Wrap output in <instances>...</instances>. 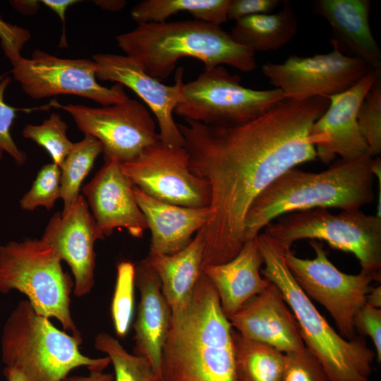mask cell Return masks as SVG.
<instances>
[{
    "mask_svg": "<svg viewBox=\"0 0 381 381\" xmlns=\"http://www.w3.org/2000/svg\"><path fill=\"white\" fill-rule=\"evenodd\" d=\"M328 104L325 97L285 98L241 125L177 124L190 169L210 191L202 267L233 259L246 242L245 219L257 197L287 170L317 159L310 130Z\"/></svg>",
    "mask_w": 381,
    "mask_h": 381,
    "instance_id": "obj_1",
    "label": "cell"
},
{
    "mask_svg": "<svg viewBox=\"0 0 381 381\" xmlns=\"http://www.w3.org/2000/svg\"><path fill=\"white\" fill-rule=\"evenodd\" d=\"M233 329L202 272L188 303L171 312L160 381H235Z\"/></svg>",
    "mask_w": 381,
    "mask_h": 381,
    "instance_id": "obj_2",
    "label": "cell"
},
{
    "mask_svg": "<svg viewBox=\"0 0 381 381\" xmlns=\"http://www.w3.org/2000/svg\"><path fill=\"white\" fill-rule=\"evenodd\" d=\"M373 157L339 159L327 169L308 172L290 169L264 190L245 219L246 241L286 214L316 208L358 210L375 198Z\"/></svg>",
    "mask_w": 381,
    "mask_h": 381,
    "instance_id": "obj_3",
    "label": "cell"
},
{
    "mask_svg": "<svg viewBox=\"0 0 381 381\" xmlns=\"http://www.w3.org/2000/svg\"><path fill=\"white\" fill-rule=\"evenodd\" d=\"M115 39L126 56L157 79L169 77L183 57L200 60L205 68L226 64L250 72L257 66L255 53L236 43L220 25L195 19L138 23Z\"/></svg>",
    "mask_w": 381,
    "mask_h": 381,
    "instance_id": "obj_4",
    "label": "cell"
},
{
    "mask_svg": "<svg viewBox=\"0 0 381 381\" xmlns=\"http://www.w3.org/2000/svg\"><path fill=\"white\" fill-rule=\"evenodd\" d=\"M257 241L265 265L261 274L280 291L306 347L319 360L331 381H368L375 352L365 339L339 335L296 282L286 265L284 250L264 232L257 236Z\"/></svg>",
    "mask_w": 381,
    "mask_h": 381,
    "instance_id": "obj_5",
    "label": "cell"
},
{
    "mask_svg": "<svg viewBox=\"0 0 381 381\" xmlns=\"http://www.w3.org/2000/svg\"><path fill=\"white\" fill-rule=\"evenodd\" d=\"M82 343L83 339L59 329L23 300L4 324L1 359L5 368L18 370L26 381H63L80 367L104 370L111 363L109 357L85 356L79 349Z\"/></svg>",
    "mask_w": 381,
    "mask_h": 381,
    "instance_id": "obj_6",
    "label": "cell"
},
{
    "mask_svg": "<svg viewBox=\"0 0 381 381\" xmlns=\"http://www.w3.org/2000/svg\"><path fill=\"white\" fill-rule=\"evenodd\" d=\"M61 262L41 239L0 246V293L16 290L25 294L37 313L55 318L64 331L83 339L70 308L74 282Z\"/></svg>",
    "mask_w": 381,
    "mask_h": 381,
    "instance_id": "obj_7",
    "label": "cell"
},
{
    "mask_svg": "<svg viewBox=\"0 0 381 381\" xmlns=\"http://www.w3.org/2000/svg\"><path fill=\"white\" fill-rule=\"evenodd\" d=\"M284 251L302 239L319 240L351 253L361 270L381 279V217L358 210L333 214L326 208L296 211L273 221L265 231Z\"/></svg>",
    "mask_w": 381,
    "mask_h": 381,
    "instance_id": "obj_8",
    "label": "cell"
},
{
    "mask_svg": "<svg viewBox=\"0 0 381 381\" xmlns=\"http://www.w3.org/2000/svg\"><path fill=\"white\" fill-rule=\"evenodd\" d=\"M285 99L277 88L253 90L243 86L238 75L224 66L205 68L183 86V99L174 113L184 119L212 126L243 124Z\"/></svg>",
    "mask_w": 381,
    "mask_h": 381,
    "instance_id": "obj_9",
    "label": "cell"
},
{
    "mask_svg": "<svg viewBox=\"0 0 381 381\" xmlns=\"http://www.w3.org/2000/svg\"><path fill=\"white\" fill-rule=\"evenodd\" d=\"M310 245L314 258H301L289 249L284 251L286 265L306 294L322 305L340 332L351 339L356 336L354 316L365 304L371 284L377 280L362 270L357 274L341 272L329 260L321 243L310 240Z\"/></svg>",
    "mask_w": 381,
    "mask_h": 381,
    "instance_id": "obj_10",
    "label": "cell"
},
{
    "mask_svg": "<svg viewBox=\"0 0 381 381\" xmlns=\"http://www.w3.org/2000/svg\"><path fill=\"white\" fill-rule=\"evenodd\" d=\"M10 61L13 78L34 99L73 95L109 106L129 98L119 83L107 87L97 83V65L92 59H61L35 50L30 59L19 54Z\"/></svg>",
    "mask_w": 381,
    "mask_h": 381,
    "instance_id": "obj_11",
    "label": "cell"
},
{
    "mask_svg": "<svg viewBox=\"0 0 381 381\" xmlns=\"http://www.w3.org/2000/svg\"><path fill=\"white\" fill-rule=\"evenodd\" d=\"M73 117L85 135L100 141L104 161H131L145 149L160 140L156 123L148 108L127 99L112 105L90 107L81 104L53 103Z\"/></svg>",
    "mask_w": 381,
    "mask_h": 381,
    "instance_id": "obj_12",
    "label": "cell"
},
{
    "mask_svg": "<svg viewBox=\"0 0 381 381\" xmlns=\"http://www.w3.org/2000/svg\"><path fill=\"white\" fill-rule=\"evenodd\" d=\"M132 183L149 196L187 207H206L210 202L206 181L191 172L183 147L169 146L160 140L133 159L121 163Z\"/></svg>",
    "mask_w": 381,
    "mask_h": 381,
    "instance_id": "obj_13",
    "label": "cell"
},
{
    "mask_svg": "<svg viewBox=\"0 0 381 381\" xmlns=\"http://www.w3.org/2000/svg\"><path fill=\"white\" fill-rule=\"evenodd\" d=\"M332 47L328 53L292 55L280 64L266 63L262 72L286 99L304 100L342 92L373 71L363 61Z\"/></svg>",
    "mask_w": 381,
    "mask_h": 381,
    "instance_id": "obj_14",
    "label": "cell"
},
{
    "mask_svg": "<svg viewBox=\"0 0 381 381\" xmlns=\"http://www.w3.org/2000/svg\"><path fill=\"white\" fill-rule=\"evenodd\" d=\"M96 78L119 83L132 90L153 113L159 129L160 141L169 146L183 147L184 139L173 114L183 99V68L175 75V83L167 85L147 74L133 59L116 54H95Z\"/></svg>",
    "mask_w": 381,
    "mask_h": 381,
    "instance_id": "obj_15",
    "label": "cell"
},
{
    "mask_svg": "<svg viewBox=\"0 0 381 381\" xmlns=\"http://www.w3.org/2000/svg\"><path fill=\"white\" fill-rule=\"evenodd\" d=\"M104 238L82 195L67 212H56L45 228L41 240L70 267L75 296L88 294L94 286L95 243Z\"/></svg>",
    "mask_w": 381,
    "mask_h": 381,
    "instance_id": "obj_16",
    "label": "cell"
},
{
    "mask_svg": "<svg viewBox=\"0 0 381 381\" xmlns=\"http://www.w3.org/2000/svg\"><path fill=\"white\" fill-rule=\"evenodd\" d=\"M380 75L370 71L349 89L327 97V109L310 130L317 159L321 162L329 164L337 155L351 160L370 155L358 128L357 114L377 76Z\"/></svg>",
    "mask_w": 381,
    "mask_h": 381,
    "instance_id": "obj_17",
    "label": "cell"
},
{
    "mask_svg": "<svg viewBox=\"0 0 381 381\" xmlns=\"http://www.w3.org/2000/svg\"><path fill=\"white\" fill-rule=\"evenodd\" d=\"M134 185L117 159L104 161L92 179L83 188L90 212L102 233L111 235L115 229H125L135 238L147 229L145 218L133 194Z\"/></svg>",
    "mask_w": 381,
    "mask_h": 381,
    "instance_id": "obj_18",
    "label": "cell"
},
{
    "mask_svg": "<svg viewBox=\"0 0 381 381\" xmlns=\"http://www.w3.org/2000/svg\"><path fill=\"white\" fill-rule=\"evenodd\" d=\"M229 320L243 337L285 354L302 351L298 323L279 289L272 283L248 300Z\"/></svg>",
    "mask_w": 381,
    "mask_h": 381,
    "instance_id": "obj_19",
    "label": "cell"
},
{
    "mask_svg": "<svg viewBox=\"0 0 381 381\" xmlns=\"http://www.w3.org/2000/svg\"><path fill=\"white\" fill-rule=\"evenodd\" d=\"M313 6L330 25L332 46L381 74V51L369 23L370 0H316Z\"/></svg>",
    "mask_w": 381,
    "mask_h": 381,
    "instance_id": "obj_20",
    "label": "cell"
},
{
    "mask_svg": "<svg viewBox=\"0 0 381 381\" xmlns=\"http://www.w3.org/2000/svg\"><path fill=\"white\" fill-rule=\"evenodd\" d=\"M135 282L140 299L134 323L133 353L147 358L160 379L161 357L171 310L162 291L159 277L145 258L135 266Z\"/></svg>",
    "mask_w": 381,
    "mask_h": 381,
    "instance_id": "obj_21",
    "label": "cell"
},
{
    "mask_svg": "<svg viewBox=\"0 0 381 381\" xmlns=\"http://www.w3.org/2000/svg\"><path fill=\"white\" fill-rule=\"evenodd\" d=\"M133 194L151 232L150 255H171L181 250L212 218L209 207L172 205L149 196L135 186Z\"/></svg>",
    "mask_w": 381,
    "mask_h": 381,
    "instance_id": "obj_22",
    "label": "cell"
},
{
    "mask_svg": "<svg viewBox=\"0 0 381 381\" xmlns=\"http://www.w3.org/2000/svg\"><path fill=\"white\" fill-rule=\"evenodd\" d=\"M262 264L256 236L246 241L239 253L229 261L202 267V272L216 289L222 310L228 318L271 284L261 275Z\"/></svg>",
    "mask_w": 381,
    "mask_h": 381,
    "instance_id": "obj_23",
    "label": "cell"
},
{
    "mask_svg": "<svg viewBox=\"0 0 381 381\" xmlns=\"http://www.w3.org/2000/svg\"><path fill=\"white\" fill-rule=\"evenodd\" d=\"M204 227L187 246L171 255H150L145 258L159 278L162 291L171 308L176 312L190 300L202 272Z\"/></svg>",
    "mask_w": 381,
    "mask_h": 381,
    "instance_id": "obj_24",
    "label": "cell"
},
{
    "mask_svg": "<svg viewBox=\"0 0 381 381\" xmlns=\"http://www.w3.org/2000/svg\"><path fill=\"white\" fill-rule=\"evenodd\" d=\"M277 13L254 15L236 21L233 40L253 52L277 50L288 44L298 30L296 15L289 1Z\"/></svg>",
    "mask_w": 381,
    "mask_h": 381,
    "instance_id": "obj_25",
    "label": "cell"
},
{
    "mask_svg": "<svg viewBox=\"0 0 381 381\" xmlns=\"http://www.w3.org/2000/svg\"><path fill=\"white\" fill-rule=\"evenodd\" d=\"M235 381H282L285 353L249 339L234 329Z\"/></svg>",
    "mask_w": 381,
    "mask_h": 381,
    "instance_id": "obj_26",
    "label": "cell"
},
{
    "mask_svg": "<svg viewBox=\"0 0 381 381\" xmlns=\"http://www.w3.org/2000/svg\"><path fill=\"white\" fill-rule=\"evenodd\" d=\"M229 0H144L131 10L138 23H161L179 12H188L195 20L220 25L226 22Z\"/></svg>",
    "mask_w": 381,
    "mask_h": 381,
    "instance_id": "obj_27",
    "label": "cell"
},
{
    "mask_svg": "<svg viewBox=\"0 0 381 381\" xmlns=\"http://www.w3.org/2000/svg\"><path fill=\"white\" fill-rule=\"evenodd\" d=\"M103 152L99 140L85 134L73 146L61 167V199L62 213L67 212L76 202L81 184L92 169L96 158Z\"/></svg>",
    "mask_w": 381,
    "mask_h": 381,
    "instance_id": "obj_28",
    "label": "cell"
},
{
    "mask_svg": "<svg viewBox=\"0 0 381 381\" xmlns=\"http://www.w3.org/2000/svg\"><path fill=\"white\" fill-rule=\"evenodd\" d=\"M94 346L109 357L114 370V381H160L147 358L128 353L110 334L99 333Z\"/></svg>",
    "mask_w": 381,
    "mask_h": 381,
    "instance_id": "obj_29",
    "label": "cell"
},
{
    "mask_svg": "<svg viewBox=\"0 0 381 381\" xmlns=\"http://www.w3.org/2000/svg\"><path fill=\"white\" fill-rule=\"evenodd\" d=\"M135 268L130 261L116 267V279L111 303V315L116 334L124 337L129 332L134 312Z\"/></svg>",
    "mask_w": 381,
    "mask_h": 381,
    "instance_id": "obj_30",
    "label": "cell"
},
{
    "mask_svg": "<svg viewBox=\"0 0 381 381\" xmlns=\"http://www.w3.org/2000/svg\"><path fill=\"white\" fill-rule=\"evenodd\" d=\"M68 125L61 116L53 113L40 125L28 124L23 130V135L33 140L50 155L53 163L61 169L73 146L66 135Z\"/></svg>",
    "mask_w": 381,
    "mask_h": 381,
    "instance_id": "obj_31",
    "label": "cell"
},
{
    "mask_svg": "<svg viewBox=\"0 0 381 381\" xmlns=\"http://www.w3.org/2000/svg\"><path fill=\"white\" fill-rule=\"evenodd\" d=\"M360 132L368 144L369 154L378 157L381 152V75L362 102L357 114Z\"/></svg>",
    "mask_w": 381,
    "mask_h": 381,
    "instance_id": "obj_32",
    "label": "cell"
},
{
    "mask_svg": "<svg viewBox=\"0 0 381 381\" xmlns=\"http://www.w3.org/2000/svg\"><path fill=\"white\" fill-rule=\"evenodd\" d=\"M61 198V169L54 163L44 165L38 172L30 189L20 200L24 210L33 211L40 207L47 210Z\"/></svg>",
    "mask_w": 381,
    "mask_h": 381,
    "instance_id": "obj_33",
    "label": "cell"
},
{
    "mask_svg": "<svg viewBox=\"0 0 381 381\" xmlns=\"http://www.w3.org/2000/svg\"><path fill=\"white\" fill-rule=\"evenodd\" d=\"M282 381H331L316 356L307 348L285 354Z\"/></svg>",
    "mask_w": 381,
    "mask_h": 381,
    "instance_id": "obj_34",
    "label": "cell"
},
{
    "mask_svg": "<svg viewBox=\"0 0 381 381\" xmlns=\"http://www.w3.org/2000/svg\"><path fill=\"white\" fill-rule=\"evenodd\" d=\"M10 77L0 82V148L9 154L18 165L26 162V155L15 143L11 135V127L19 109L8 105L4 99L5 90L11 83Z\"/></svg>",
    "mask_w": 381,
    "mask_h": 381,
    "instance_id": "obj_35",
    "label": "cell"
},
{
    "mask_svg": "<svg viewBox=\"0 0 381 381\" xmlns=\"http://www.w3.org/2000/svg\"><path fill=\"white\" fill-rule=\"evenodd\" d=\"M353 327L361 335L368 336L375 346L377 361H381V310L363 306L353 318Z\"/></svg>",
    "mask_w": 381,
    "mask_h": 381,
    "instance_id": "obj_36",
    "label": "cell"
},
{
    "mask_svg": "<svg viewBox=\"0 0 381 381\" xmlns=\"http://www.w3.org/2000/svg\"><path fill=\"white\" fill-rule=\"evenodd\" d=\"M282 2L279 0H229L227 18L236 21L254 15L272 13Z\"/></svg>",
    "mask_w": 381,
    "mask_h": 381,
    "instance_id": "obj_37",
    "label": "cell"
},
{
    "mask_svg": "<svg viewBox=\"0 0 381 381\" xmlns=\"http://www.w3.org/2000/svg\"><path fill=\"white\" fill-rule=\"evenodd\" d=\"M63 381H114V375L104 370H90L87 375H68Z\"/></svg>",
    "mask_w": 381,
    "mask_h": 381,
    "instance_id": "obj_38",
    "label": "cell"
},
{
    "mask_svg": "<svg viewBox=\"0 0 381 381\" xmlns=\"http://www.w3.org/2000/svg\"><path fill=\"white\" fill-rule=\"evenodd\" d=\"M47 7L55 12L65 25V15L68 8L79 1L75 0H42L41 1Z\"/></svg>",
    "mask_w": 381,
    "mask_h": 381,
    "instance_id": "obj_39",
    "label": "cell"
},
{
    "mask_svg": "<svg viewBox=\"0 0 381 381\" xmlns=\"http://www.w3.org/2000/svg\"><path fill=\"white\" fill-rule=\"evenodd\" d=\"M20 32L19 27L13 25L0 19L1 42H7L16 39Z\"/></svg>",
    "mask_w": 381,
    "mask_h": 381,
    "instance_id": "obj_40",
    "label": "cell"
},
{
    "mask_svg": "<svg viewBox=\"0 0 381 381\" xmlns=\"http://www.w3.org/2000/svg\"><path fill=\"white\" fill-rule=\"evenodd\" d=\"M11 4L24 14L34 13L39 8V3L37 1H11Z\"/></svg>",
    "mask_w": 381,
    "mask_h": 381,
    "instance_id": "obj_41",
    "label": "cell"
},
{
    "mask_svg": "<svg viewBox=\"0 0 381 381\" xmlns=\"http://www.w3.org/2000/svg\"><path fill=\"white\" fill-rule=\"evenodd\" d=\"M366 304L376 308L381 307V286L372 287L366 297Z\"/></svg>",
    "mask_w": 381,
    "mask_h": 381,
    "instance_id": "obj_42",
    "label": "cell"
},
{
    "mask_svg": "<svg viewBox=\"0 0 381 381\" xmlns=\"http://www.w3.org/2000/svg\"><path fill=\"white\" fill-rule=\"evenodd\" d=\"M95 2L103 9L111 11L122 9L126 3V1L119 0L95 1Z\"/></svg>",
    "mask_w": 381,
    "mask_h": 381,
    "instance_id": "obj_43",
    "label": "cell"
},
{
    "mask_svg": "<svg viewBox=\"0 0 381 381\" xmlns=\"http://www.w3.org/2000/svg\"><path fill=\"white\" fill-rule=\"evenodd\" d=\"M4 375L6 381H26L23 374L15 369L5 368Z\"/></svg>",
    "mask_w": 381,
    "mask_h": 381,
    "instance_id": "obj_44",
    "label": "cell"
},
{
    "mask_svg": "<svg viewBox=\"0 0 381 381\" xmlns=\"http://www.w3.org/2000/svg\"><path fill=\"white\" fill-rule=\"evenodd\" d=\"M3 150L0 148V161L1 160V159L3 158Z\"/></svg>",
    "mask_w": 381,
    "mask_h": 381,
    "instance_id": "obj_45",
    "label": "cell"
},
{
    "mask_svg": "<svg viewBox=\"0 0 381 381\" xmlns=\"http://www.w3.org/2000/svg\"><path fill=\"white\" fill-rule=\"evenodd\" d=\"M369 381V380H368Z\"/></svg>",
    "mask_w": 381,
    "mask_h": 381,
    "instance_id": "obj_46",
    "label": "cell"
}]
</instances>
